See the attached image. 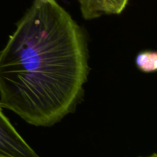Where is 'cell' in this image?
Instances as JSON below:
<instances>
[{
    "instance_id": "6da1fadb",
    "label": "cell",
    "mask_w": 157,
    "mask_h": 157,
    "mask_svg": "<svg viewBox=\"0 0 157 157\" xmlns=\"http://www.w3.org/2000/svg\"><path fill=\"white\" fill-rule=\"evenodd\" d=\"M84 30L56 0H34L0 52V105L49 127L73 113L90 67Z\"/></svg>"
},
{
    "instance_id": "7a4b0ae2",
    "label": "cell",
    "mask_w": 157,
    "mask_h": 157,
    "mask_svg": "<svg viewBox=\"0 0 157 157\" xmlns=\"http://www.w3.org/2000/svg\"><path fill=\"white\" fill-rule=\"evenodd\" d=\"M0 157H40L15 130L0 105Z\"/></svg>"
},
{
    "instance_id": "3957f363",
    "label": "cell",
    "mask_w": 157,
    "mask_h": 157,
    "mask_svg": "<svg viewBox=\"0 0 157 157\" xmlns=\"http://www.w3.org/2000/svg\"><path fill=\"white\" fill-rule=\"evenodd\" d=\"M82 17L85 20H93L104 15H120L130 0H77Z\"/></svg>"
},
{
    "instance_id": "277c9868",
    "label": "cell",
    "mask_w": 157,
    "mask_h": 157,
    "mask_svg": "<svg viewBox=\"0 0 157 157\" xmlns=\"http://www.w3.org/2000/svg\"><path fill=\"white\" fill-rule=\"evenodd\" d=\"M135 64L143 73L157 72V51L146 50L139 52L135 58Z\"/></svg>"
},
{
    "instance_id": "5b68a950",
    "label": "cell",
    "mask_w": 157,
    "mask_h": 157,
    "mask_svg": "<svg viewBox=\"0 0 157 157\" xmlns=\"http://www.w3.org/2000/svg\"><path fill=\"white\" fill-rule=\"evenodd\" d=\"M145 157H157V153H153V154L150 155V156H145Z\"/></svg>"
}]
</instances>
